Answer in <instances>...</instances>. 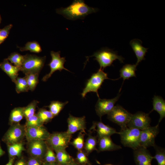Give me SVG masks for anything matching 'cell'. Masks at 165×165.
Here are the masks:
<instances>
[{"mask_svg": "<svg viewBox=\"0 0 165 165\" xmlns=\"http://www.w3.org/2000/svg\"><path fill=\"white\" fill-rule=\"evenodd\" d=\"M98 9L90 7L82 0H75L68 6L56 9L58 14L66 19L71 20L82 19L89 14L95 13Z\"/></svg>", "mask_w": 165, "mask_h": 165, "instance_id": "cell-1", "label": "cell"}, {"mask_svg": "<svg viewBox=\"0 0 165 165\" xmlns=\"http://www.w3.org/2000/svg\"><path fill=\"white\" fill-rule=\"evenodd\" d=\"M46 59L45 56L40 57L29 54L24 55L20 71L25 75L29 73L39 74L44 66Z\"/></svg>", "mask_w": 165, "mask_h": 165, "instance_id": "cell-2", "label": "cell"}, {"mask_svg": "<svg viewBox=\"0 0 165 165\" xmlns=\"http://www.w3.org/2000/svg\"><path fill=\"white\" fill-rule=\"evenodd\" d=\"M95 57L94 60L98 63L100 68L103 70L106 67L111 66L116 60H118L120 63H123L124 59L117 52L108 48H102L89 57Z\"/></svg>", "mask_w": 165, "mask_h": 165, "instance_id": "cell-3", "label": "cell"}, {"mask_svg": "<svg viewBox=\"0 0 165 165\" xmlns=\"http://www.w3.org/2000/svg\"><path fill=\"white\" fill-rule=\"evenodd\" d=\"M72 135L66 131L56 132L50 134L45 141L47 145L55 152L66 149L70 143Z\"/></svg>", "mask_w": 165, "mask_h": 165, "instance_id": "cell-4", "label": "cell"}, {"mask_svg": "<svg viewBox=\"0 0 165 165\" xmlns=\"http://www.w3.org/2000/svg\"><path fill=\"white\" fill-rule=\"evenodd\" d=\"M108 79H109L108 78L107 74L101 69L99 68L97 72L93 74L87 80L81 94L82 97H85L87 93L93 92L96 93L99 98L98 90L100 88L104 81Z\"/></svg>", "mask_w": 165, "mask_h": 165, "instance_id": "cell-5", "label": "cell"}, {"mask_svg": "<svg viewBox=\"0 0 165 165\" xmlns=\"http://www.w3.org/2000/svg\"><path fill=\"white\" fill-rule=\"evenodd\" d=\"M141 130L137 129L129 128L121 130L119 134L121 142L125 147L135 150L140 147L139 141Z\"/></svg>", "mask_w": 165, "mask_h": 165, "instance_id": "cell-6", "label": "cell"}, {"mask_svg": "<svg viewBox=\"0 0 165 165\" xmlns=\"http://www.w3.org/2000/svg\"><path fill=\"white\" fill-rule=\"evenodd\" d=\"M132 115L120 105H117L107 114V117L110 120L120 126L122 130L127 127Z\"/></svg>", "mask_w": 165, "mask_h": 165, "instance_id": "cell-7", "label": "cell"}, {"mask_svg": "<svg viewBox=\"0 0 165 165\" xmlns=\"http://www.w3.org/2000/svg\"><path fill=\"white\" fill-rule=\"evenodd\" d=\"M25 135V127L20 123L11 125L2 138L7 145L21 142Z\"/></svg>", "mask_w": 165, "mask_h": 165, "instance_id": "cell-8", "label": "cell"}, {"mask_svg": "<svg viewBox=\"0 0 165 165\" xmlns=\"http://www.w3.org/2000/svg\"><path fill=\"white\" fill-rule=\"evenodd\" d=\"M159 124L154 127L150 126L141 131L140 136V145L146 148L156 145L155 142L156 138L160 131Z\"/></svg>", "mask_w": 165, "mask_h": 165, "instance_id": "cell-9", "label": "cell"}, {"mask_svg": "<svg viewBox=\"0 0 165 165\" xmlns=\"http://www.w3.org/2000/svg\"><path fill=\"white\" fill-rule=\"evenodd\" d=\"M48 145L45 141L35 140L28 141V151L31 157L43 160Z\"/></svg>", "mask_w": 165, "mask_h": 165, "instance_id": "cell-10", "label": "cell"}, {"mask_svg": "<svg viewBox=\"0 0 165 165\" xmlns=\"http://www.w3.org/2000/svg\"><path fill=\"white\" fill-rule=\"evenodd\" d=\"M149 113L138 112L132 114L127 126L129 128H134L141 130L150 126L151 119Z\"/></svg>", "mask_w": 165, "mask_h": 165, "instance_id": "cell-11", "label": "cell"}, {"mask_svg": "<svg viewBox=\"0 0 165 165\" xmlns=\"http://www.w3.org/2000/svg\"><path fill=\"white\" fill-rule=\"evenodd\" d=\"M50 55L52 59L48 64L50 67V71L48 74L45 75L42 78V80L44 82L46 81L54 72L57 70L61 71L64 69L70 72L64 67V64L66 61L65 57H61L60 51L57 52L51 51Z\"/></svg>", "mask_w": 165, "mask_h": 165, "instance_id": "cell-12", "label": "cell"}, {"mask_svg": "<svg viewBox=\"0 0 165 165\" xmlns=\"http://www.w3.org/2000/svg\"><path fill=\"white\" fill-rule=\"evenodd\" d=\"M120 95L119 93L116 97L111 99H101L98 98L95 106V110L101 120L102 116L107 115L112 111L115 104L119 99Z\"/></svg>", "mask_w": 165, "mask_h": 165, "instance_id": "cell-13", "label": "cell"}, {"mask_svg": "<svg viewBox=\"0 0 165 165\" xmlns=\"http://www.w3.org/2000/svg\"><path fill=\"white\" fill-rule=\"evenodd\" d=\"M50 134L43 126L36 127H25V135L28 141L35 140L46 141Z\"/></svg>", "mask_w": 165, "mask_h": 165, "instance_id": "cell-14", "label": "cell"}, {"mask_svg": "<svg viewBox=\"0 0 165 165\" xmlns=\"http://www.w3.org/2000/svg\"><path fill=\"white\" fill-rule=\"evenodd\" d=\"M68 129L66 131L70 135L80 130L82 132L86 133V129L85 116L76 117L69 114L67 119Z\"/></svg>", "mask_w": 165, "mask_h": 165, "instance_id": "cell-15", "label": "cell"}, {"mask_svg": "<svg viewBox=\"0 0 165 165\" xmlns=\"http://www.w3.org/2000/svg\"><path fill=\"white\" fill-rule=\"evenodd\" d=\"M134 157L136 165H152L154 159L147 148L142 147L134 150Z\"/></svg>", "mask_w": 165, "mask_h": 165, "instance_id": "cell-16", "label": "cell"}, {"mask_svg": "<svg viewBox=\"0 0 165 165\" xmlns=\"http://www.w3.org/2000/svg\"><path fill=\"white\" fill-rule=\"evenodd\" d=\"M91 130L96 131L97 139L104 137H110L113 134H119V132H117L115 129L104 124L101 121L94 122Z\"/></svg>", "mask_w": 165, "mask_h": 165, "instance_id": "cell-17", "label": "cell"}, {"mask_svg": "<svg viewBox=\"0 0 165 165\" xmlns=\"http://www.w3.org/2000/svg\"><path fill=\"white\" fill-rule=\"evenodd\" d=\"M98 152L106 151H113L122 148L121 146L114 143L110 137H104L97 139Z\"/></svg>", "mask_w": 165, "mask_h": 165, "instance_id": "cell-18", "label": "cell"}, {"mask_svg": "<svg viewBox=\"0 0 165 165\" xmlns=\"http://www.w3.org/2000/svg\"><path fill=\"white\" fill-rule=\"evenodd\" d=\"M141 40L138 39L131 40L130 44L137 58L136 65L137 66L143 60L145 59V56L147 52L148 48L144 47L142 45Z\"/></svg>", "mask_w": 165, "mask_h": 165, "instance_id": "cell-19", "label": "cell"}, {"mask_svg": "<svg viewBox=\"0 0 165 165\" xmlns=\"http://www.w3.org/2000/svg\"><path fill=\"white\" fill-rule=\"evenodd\" d=\"M0 68L15 83L18 77V72L20 71V68L13 65L7 58L4 59L3 61L0 63Z\"/></svg>", "mask_w": 165, "mask_h": 165, "instance_id": "cell-20", "label": "cell"}, {"mask_svg": "<svg viewBox=\"0 0 165 165\" xmlns=\"http://www.w3.org/2000/svg\"><path fill=\"white\" fill-rule=\"evenodd\" d=\"M153 99V106L152 110L156 111L160 115V118L158 124L165 117V101L162 97L154 95Z\"/></svg>", "mask_w": 165, "mask_h": 165, "instance_id": "cell-21", "label": "cell"}, {"mask_svg": "<svg viewBox=\"0 0 165 165\" xmlns=\"http://www.w3.org/2000/svg\"><path fill=\"white\" fill-rule=\"evenodd\" d=\"M136 64H127L124 65L119 70L120 78H122L123 82L132 77H136L135 71L137 70Z\"/></svg>", "mask_w": 165, "mask_h": 165, "instance_id": "cell-22", "label": "cell"}, {"mask_svg": "<svg viewBox=\"0 0 165 165\" xmlns=\"http://www.w3.org/2000/svg\"><path fill=\"white\" fill-rule=\"evenodd\" d=\"M7 145L9 158L16 156L20 158L22 152L25 150L22 142Z\"/></svg>", "mask_w": 165, "mask_h": 165, "instance_id": "cell-23", "label": "cell"}, {"mask_svg": "<svg viewBox=\"0 0 165 165\" xmlns=\"http://www.w3.org/2000/svg\"><path fill=\"white\" fill-rule=\"evenodd\" d=\"M98 140L97 137L89 134L84 143V151L88 156L94 150L97 151L96 148Z\"/></svg>", "mask_w": 165, "mask_h": 165, "instance_id": "cell-24", "label": "cell"}, {"mask_svg": "<svg viewBox=\"0 0 165 165\" xmlns=\"http://www.w3.org/2000/svg\"><path fill=\"white\" fill-rule=\"evenodd\" d=\"M24 107H17L11 111L9 120L11 125L19 123L24 117Z\"/></svg>", "mask_w": 165, "mask_h": 165, "instance_id": "cell-25", "label": "cell"}, {"mask_svg": "<svg viewBox=\"0 0 165 165\" xmlns=\"http://www.w3.org/2000/svg\"><path fill=\"white\" fill-rule=\"evenodd\" d=\"M55 152L57 162L60 165H67L74 160L66 149L59 150Z\"/></svg>", "mask_w": 165, "mask_h": 165, "instance_id": "cell-26", "label": "cell"}, {"mask_svg": "<svg viewBox=\"0 0 165 165\" xmlns=\"http://www.w3.org/2000/svg\"><path fill=\"white\" fill-rule=\"evenodd\" d=\"M68 102V101L62 102L59 101H51L50 105L47 107L49 108V111L54 117L59 114Z\"/></svg>", "mask_w": 165, "mask_h": 165, "instance_id": "cell-27", "label": "cell"}, {"mask_svg": "<svg viewBox=\"0 0 165 165\" xmlns=\"http://www.w3.org/2000/svg\"><path fill=\"white\" fill-rule=\"evenodd\" d=\"M21 51H29L31 52L38 53L41 52L42 50L39 44L36 41L27 42L24 46L20 47L17 46Z\"/></svg>", "mask_w": 165, "mask_h": 165, "instance_id": "cell-28", "label": "cell"}, {"mask_svg": "<svg viewBox=\"0 0 165 165\" xmlns=\"http://www.w3.org/2000/svg\"><path fill=\"white\" fill-rule=\"evenodd\" d=\"M16 91L17 93L27 92L29 90L26 78L18 77L15 82Z\"/></svg>", "mask_w": 165, "mask_h": 165, "instance_id": "cell-29", "label": "cell"}, {"mask_svg": "<svg viewBox=\"0 0 165 165\" xmlns=\"http://www.w3.org/2000/svg\"><path fill=\"white\" fill-rule=\"evenodd\" d=\"M38 74L36 73H29L25 75L29 90L33 91L38 82Z\"/></svg>", "mask_w": 165, "mask_h": 165, "instance_id": "cell-30", "label": "cell"}, {"mask_svg": "<svg viewBox=\"0 0 165 165\" xmlns=\"http://www.w3.org/2000/svg\"><path fill=\"white\" fill-rule=\"evenodd\" d=\"M155 150V155L153 158L155 159L158 165H165V150L156 145L153 147Z\"/></svg>", "mask_w": 165, "mask_h": 165, "instance_id": "cell-31", "label": "cell"}, {"mask_svg": "<svg viewBox=\"0 0 165 165\" xmlns=\"http://www.w3.org/2000/svg\"><path fill=\"white\" fill-rule=\"evenodd\" d=\"M38 102V101L34 100L26 107H24V116L26 119L35 114L36 108Z\"/></svg>", "mask_w": 165, "mask_h": 165, "instance_id": "cell-32", "label": "cell"}, {"mask_svg": "<svg viewBox=\"0 0 165 165\" xmlns=\"http://www.w3.org/2000/svg\"><path fill=\"white\" fill-rule=\"evenodd\" d=\"M37 114L43 124L50 121L54 117L49 110L43 108H40Z\"/></svg>", "mask_w": 165, "mask_h": 165, "instance_id": "cell-33", "label": "cell"}, {"mask_svg": "<svg viewBox=\"0 0 165 165\" xmlns=\"http://www.w3.org/2000/svg\"><path fill=\"white\" fill-rule=\"evenodd\" d=\"M7 59L15 66L20 68L24 60V55L15 52L11 53Z\"/></svg>", "mask_w": 165, "mask_h": 165, "instance_id": "cell-34", "label": "cell"}, {"mask_svg": "<svg viewBox=\"0 0 165 165\" xmlns=\"http://www.w3.org/2000/svg\"><path fill=\"white\" fill-rule=\"evenodd\" d=\"M82 132H79L77 136L74 139L72 142L71 143L78 151L83 150L84 146V134H82Z\"/></svg>", "mask_w": 165, "mask_h": 165, "instance_id": "cell-35", "label": "cell"}, {"mask_svg": "<svg viewBox=\"0 0 165 165\" xmlns=\"http://www.w3.org/2000/svg\"><path fill=\"white\" fill-rule=\"evenodd\" d=\"M25 127H36L43 126V123L42 122L37 114L26 119Z\"/></svg>", "mask_w": 165, "mask_h": 165, "instance_id": "cell-36", "label": "cell"}, {"mask_svg": "<svg viewBox=\"0 0 165 165\" xmlns=\"http://www.w3.org/2000/svg\"><path fill=\"white\" fill-rule=\"evenodd\" d=\"M87 156L84 150L78 151L76 159L77 163L81 165H91Z\"/></svg>", "mask_w": 165, "mask_h": 165, "instance_id": "cell-37", "label": "cell"}, {"mask_svg": "<svg viewBox=\"0 0 165 165\" xmlns=\"http://www.w3.org/2000/svg\"><path fill=\"white\" fill-rule=\"evenodd\" d=\"M43 160V162L48 163L57 162L56 154L53 150L48 145Z\"/></svg>", "mask_w": 165, "mask_h": 165, "instance_id": "cell-38", "label": "cell"}, {"mask_svg": "<svg viewBox=\"0 0 165 165\" xmlns=\"http://www.w3.org/2000/svg\"><path fill=\"white\" fill-rule=\"evenodd\" d=\"M13 25L10 24L6 26L2 29H0V45L4 42L7 37Z\"/></svg>", "mask_w": 165, "mask_h": 165, "instance_id": "cell-39", "label": "cell"}, {"mask_svg": "<svg viewBox=\"0 0 165 165\" xmlns=\"http://www.w3.org/2000/svg\"><path fill=\"white\" fill-rule=\"evenodd\" d=\"M42 161L31 157L27 162V165H43Z\"/></svg>", "mask_w": 165, "mask_h": 165, "instance_id": "cell-40", "label": "cell"}, {"mask_svg": "<svg viewBox=\"0 0 165 165\" xmlns=\"http://www.w3.org/2000/svg\"><path fill=\"white\" fill-rule=\"evenodd\" d=\"M14 165H27V162L24 158L21 157L15 163Z\"/></svg>", "mask_w": 165, "mask_h": 165, "instance_id": "cell-41", "label": "cell"}, {"mask_svg": "<svg viewBox=\"0 0 165 165\" xmlns=\"http://www.w3.org/2000/svg\"><path fill=\"white\" fill-rule=\"evenodd\" d=\"M15 157L9 158L8 162L6 165H13Z\"/></svg>", "mask_w": 165, "mask_h": 165, "instance_id": "cell-42", "label": "cell"}, {"mask_svg": "<svg viewBox=\"0 0 165 165\" xmlns=\"http://www.w3.org/2000/svg\"><path fill=\"white\" fill-rule=\"evenodd\" d=\"M43 165H60L57 162L53 163H48L45 162H43Z\"/></svg>", "mask_w": 165, "mask_h": 165, "instance_id": "cell-43", "label": "cell"}, {"mask_svg": "<svg viewBox=\"0 0 165 165\" xmlns=\"http://www.w3.org/2000/svg\"><path fill=\"white\" fill-rule=\"evenodd\" d=\"M67 165H81L78 163H76L74 160L70 163H68Z\"/></svg>", "mask_w": 165, "mask_h": 165, "instance_id": "cell-44", "label": "cell"}, {"mask_svg": "<svg viewBox=\"0 0 165 165\" xmlns=\"http://www.w3.org/2000/svg\"><path fill=\"white\" fill-rule=\"evenodd\" d=\"M4 153V151L2 149L0 145V157L3 155Z\"/></svg>", "mask_w": 165, "mask_h": 165, "instance_id": "cell-45", "label": "cell"}, {"mask_svg": "<svg viewBox=\"0 0 165 165\" xmlns=\"http://www.w3.org/2000/svg\"><path fill=\"white\" fill-rule=\"evenodd\" d=\"M1 18L0 15V24L1 23Z\"/></svg>", "mask_w": 165, "mask_h": 165, "instance_id": "cell-46", "label": "cell"}, {"mask_svg": "<svg viewBox=\"0 0 165 165\" xmlns=\"http://www.w3.org/2000/svg\"><path fill=\"white\" fill-rule=\"evenodd\" d=\"M105 165H112V164H105Z\"/></svg>", "mask_w": 165, "mask_h": 165, "instance_id": "cell-47", "label": "cell"}]
</instances>
